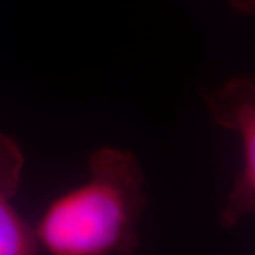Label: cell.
<instances>
[{"mask_svg":"<svg viewBox=\"0 0 255 255\" xmlns=\"http://www.w3.org/2000/svg\"><path fill=\"white\" fill-rule=\"evenodd\" d=\"M87 183L63 194L34 228L48 255H132L146 206L145 174L130 152L92 153Z\"/></svg>","mask_w":255,"mask_h":255,"instance_id":"6da1fadb","label":"cell"},{"mask_svg":"<svg viewBox=\"0 0 255 255\" xmlns=\"http://www.w3.org/2000/svg\"><path fill=\"white\" fill-rule=\"evenodd\" d=\"M207 104L216 122L243 139L244 169L220 216L226 227H234L255 213V81L238 77L210 94Z\"/></svg>","mask_w":255,"mask_h":255,"instance_id":"7a4b0ae2","label":"cell"},{"mask_svg":"<svg viewBox=\"0 0 255 255\" xmlns=\"http://www.w3.org/2000/svg\"><path fill=\"white\" fill-rule=\"evenodd\" d=\"M24 157L18 145L0 133V255H37L34 230L13 207Z\"/></svg>","mask_w":255,"mask_h":255,"instance_id":"3957f363","label":"cell"},{"mask_svg":"<svg viewBox=\"0 0 255 255\" xmlns=\"http://www.w3.org/2000/svg\"><path fill=\"white\" fill-rule=\"evenodd\" d=\"M230 3L243 14H255V0H230Z\"/></svg>","mask_w":255,"mask_h":255,"instance_id":"277c9868","label":"cell"}]
</instances>
